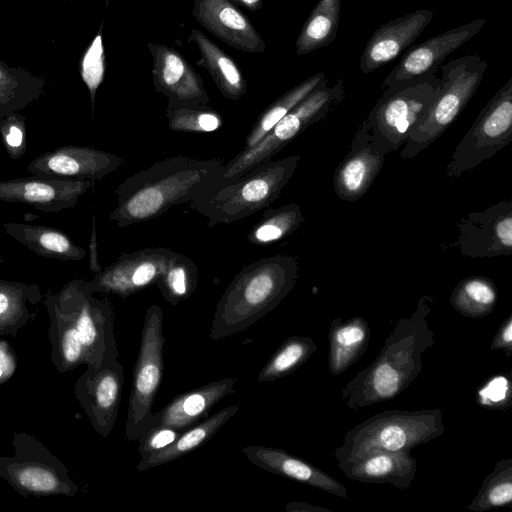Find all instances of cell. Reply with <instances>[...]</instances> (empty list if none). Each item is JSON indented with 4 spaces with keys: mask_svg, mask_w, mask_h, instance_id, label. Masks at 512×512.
I'll list each match as a JSON object with an SVG mask.
<instances>
[{
    "mask_svg": "<svg viewBox=\"0 0 512 512\" xmlns=\"http://www.w3.org/2000/svg\"><path fill=\"white\" fill-rule=\"evenodd\" d=\"M221 158L176 155L126 178L115 190L116 207L109 220L119 228L150 221L172 207L192 202L217 179Z\"/></svg>",
    "mask_w": 512,
    "mask_h": 512,
    "instance_id": "cell-1",
    "label": "cell"
},
{
    "mask_svg": "<svg viewBox=\"0 0 512 512\" xmlns=\"http://www.w3.org/2000/svg\"><path fill=\"white\" fill-rule=\"evenodd\" d=\"M433 305L430 296L421 297L416 309L398 320L376 358L344 386L342 398L350 409L395 399L418 377L422 354L435 343L427 322Z\"/></svg>",
    "mask_w": 512,
    "mask_h": 512,
    "instance_id": "cell-2",
    "label": "cell"
},
{
    "mask_svg": "<svg viewBox=\"0 0 512 512\" xmlns=\"http://www.w3.org/2000/svg\"><path fill=\"white\" fill-rule=\"evenodd\" d=\"M298 258L277 254L242 267L220 297L209 336L220 340L249 328L275 309L295 287Z\"/></svg>",
    "mask_w": 512,
    "mask_h": 512,
    "instance_id": "cell-3",
    "label": "cell"
},
{
    "mask_svg": "<svg viewBox=\"0 0 512 512\" xmlns=\"http://www.w3.org/2000/svg\"><path fill=\"white\" fill-rule=\"evenodd\" d=\"M300 160L296 154L259 164L236 179L205 189L190 207L207 218L210 228L240 221L279 198Z\"/></svg>",
    "mask_w": 512,
    "mask_h": 512,
    "instance_id": "cell-4",
    "label": "cell"
},
{
    "mask_svg": "<svg viewBox=\"0 0 512 512\" xmlns=\"http://www.w3.org/2000/svg\"><path fill=\"white\" fill-rule=\"evenodd\" d=\"M440 408L388 410L371 416L349 430L333 452L338 464L354 462L374 452L411 451L443 434Z\"/></svg>",
    "mask_w": 512,
    "mask_h": 512,
    "instance_id": "cell-5",
    "label": "cell"
},
{
    "mask_svg": "<svg viewBox=\"0 0 512 512\" xmlns=\"http://www.w3.org/2000/svg\"><path fill=\"white\" fill-rule=\"evenodd\" d=\"M487 67V61L476 54L440 66L442 88L399 149L402 159L416 157L451 126L474 96Z\"/></svg>",
    "mask_w": 512,
    "mask_h": 512,
    "instance_id": "cell-6",
    "label": "cell"
},
{
    "mask_svg": "<svg viewBox=\"0 0 512 512\" xmlns=\"http://www.w3.org/2000/svg\"><path fill=\"white\" fill-rule=\"evenodd\" d=\"M345 98V81L341 78L333 86H322L289 111L257 144L243 149L224 164L214 187L236 179L251 168L272 160L299 134L324 118ZM209 187V188H210Z\"/></svg>",
    "mask_w": 512,
    "mask_h": 512,
    "instance_id": "cell-7",
    "label": "cell"
},
{
    "mask_svg": "<svg viewBox=\"0 0 512 512\" xmlns=\"http://www.w3.org/2000/svg\"><path fill=\"white\" fill-rule=\"evenodd\" d=\"M443 80L432 74L385 88L362 126L385 155L399 150L439 94Z\"/></svg>",
    "mask_w": 512,
    "mask_h": 512,
    "instance_id": "cell-8",
    "label": "cell"
},
{
    "mask_svg": "<svg viewBox=\"0 0 512 512\" xmlns=\"http://www.w3.org/2000/svg\"><path fill=\"white\" fill-rule=\"evenodd\" d=\"M164 344L163 312L159 306L150 305L144 316L128 402L125 432L129 441H137L149 427L163 377Z\"/></svg>",
    "mask_w": 512,
    "mask_h": 512,
    "instance_id": "cell-9",
    "label": "cell"
},
{
    "mask_svg": "<svg viewBox=\"0 0 512 512\" xmlns=\"http://www.w3.org/2000/svg\"><path fill=\"white\" fill-rule=\"evenodd\" d=\"M512 141V77L481 109L456 145L446 167V178L455 179L491 159Z\"/></svg>",
    "mask_w": 512,
    "mask_h": 512,
    "instance_id": "cell-10",
    "label": "cell"
},
{
    "mask_svg": "<svg viewBox=\"0 0 512 512\" xmlns=\"http://www.w3.org/2000/svg\"><path fill=\"white\" fill-rule=\"evenodd\" d=\"M456 245L460 253L473 259L512 254V201L464 215L457 224Z\"/></svg>",
    "mask_w": 512,
    "mask_h": 512,
    "instance_id": "cell-11",
    "label": "cell"
},
{
    "mask_svg": "<svg viewBox=\"0 0 512 512\" xmlns=\"http://www.w3.org/2000/svg\"><path fill=\"white\" fill-rule=\"evenodd\" d=\"M175 251L164 247L122 252L89 281L93 291L127 298L149 286L165 271Z\"/></svg>",
    "mask_w": 512,
    "mask_h": 512,
    "instance_id": "cell-12",
    "label": "cell"
},
{
    "mask_svg": "<svg viewBox=\"0 0 512 512\" xmlns=\"http://www.w3.org/2000/svg\"><path fill=\"white\" fill-rule=\"evenodd\" d=\"M485 23L478 18L410 46L386 76L383 89L437 74L445 58L478 34Z\"/></svg>",
    "mask_w": 512,
    "mask_h": 512,
    "instance_id": "cell-13",
    "label": "cell"
},
{
    "mask_svg": "<svg viewBox=\"0 0 512 512\" xmlns=\"http://www.w3.org/2000/svg\"><path fill=\"white\" fill-rule=\"evenodd\" d=\"M153 59L155 90L168 98L167 106L199 107L209 104L204 81L187 59L165 44L147 42Z\"/></svg>",
    "mask_w": 512,
    "mask_h": 512,
    "instance_id": "cell-14",
    "label": "cell"
},
{
    "mask_svg": "<svg viewBox=\"0 0 512 512\" xmlns=\"http://www.w3.org/2000/svg\"><path fill=\"white\" fill-rule=\"evenodd\" d=\"M93 186L91 180L32 175L0 181V200L55 213L74 207Z\"/></svg>",
    "mask_w": 512,
    "mask_h": 512,
    "instance_id": "cell-15",
    "label": "cell"
},
{
    "mask_svg": "<svg viewBox=\"0 0 512 512\" xmlns=\"http://www.w3.org/2000/svg\"><path fill=\"white\" fill-rule=\"evenodd\" d=\"M124 159L88 146H62L33 159L26 171L32 175L91 180L104 179L116 171Z\"/></svg>",
    "mask_w": 512,
    "mask_h": 512,
    "instance_id": "cell-16",
    "label": "cell"
},
{
    "mask_svg": "<svg viewBox=\"0 0 512 512\" xmlns=\"http://www.w3.org/2000/svg\"><path fill=\"white\" fill-rule=\"evenodd\" d=\"M433 17V11L417 9L379 26L360 56L361 72L373 73L400 56L415 43Z\"/></svg>",
    "mask_w": 512,
    "mask_h": 512,
    "instance_id": "cell-17",
    "label": "cell"
},
{
    "mask_svg": "<svg viewBox=\"0 0 512 512\" xmlns=\"http://www.w3.org/2000/svg\"><path fill=\"white\" fill-rule=\"evenodd\" d=\"M386 155L380 151L362 125L357 130L350 150L335 170L333 188L344 201L363 197L379 175Z\"/></svg>",
    "mask_w": 512,
    "mask_h": 512,
    "instance_id": "cell-18",
    "label": "cell"
},
{
    "mask_svg": "<svg viewBox=\"0 0 512 512\" xmlns=\"http://www.w3.org/2000/svg\"><path fill=\"white\" fill-rule=\"evenodd\" d=\"M194 18L215 37L247 53L266 50V43L253 23L229 0H195Z\"/></svg>",
    "mask_w": 512,
    "mask_h": 512,
    "instance_id": "cell-19",
    "label": "cell"
},
{
    "mask_svg": "<svg viewBox=\"0 0 512 512\" xmlns=\"http://www.w3.org/2000/svg\"><path fill=\"white\" fill-rule=\"evenodd\" d=\"M124 383V370L118 359L91 366L84 377L82 392L94 428L107 437L117 418Z\"/></svg>",
    "mask_w": 512,
    "mask_h": 512,
    "instance_id": "cell-20",
    "label": "cell"
},
{
    "mask_svg": "<svg viewBox=\"0 0 512 512\" xmlns=\"http://www.w3.org/2000/svg\"><path fill=\"white\" fill-rule=\"evenodd\" d=\"M237 379L228 377L202 385L174 397L152 414L149 427L165 425L184 431L206 418L214 405L235 392Z\"/></svg>",
    "mask_w": 512,
    "mask_h": 512,
    "instance_id": "cell-21",
    "label": "cell"
},
{
    "mask_svg": "<svg viewBox=\"0 0 512 512\" xmlns=\"http://www.w3.org/2000/svg\"><path fill=\"white\" fill-rule=\"evenodd\" d=\"M242 452L252 464L270 473L347 498V489L338 480L282 449L250 445L244 447Z\"/></svg>",
    "mask_w": 512,
    "mask_h": 512,
    "instance_id": "cell-22",
    "label": "cell"
},
{
    "mask_svg": "<svg viewBox=\"0 0 512 512\" xmlns=\"http://www.w3.org/2000/svg\"><path fill=\"white\" fill-rule=\"evenodd\" d=\"M410 452H374L354 462L338 464V467L351 480L387 483L399 489H407L417 472V461Z\"/></svg>",
    "mask_w": 512,
    "mask_h": 512,
    "instance_id": "cell-23",
    "label": "cell"
},
{
    "mask_svg": "<svg viewBox=\"0 0 512 512\" xmlns=\"http://www.w3.org/2000/svg\"><path fill=\"white\" fill-rule=\"evenodd\" d=\"M187 40L197 46V64L207 70L220 93L230 100L241 99L247 92V82L233 59L200 30L191 29Z\"/></svg>",
    "mask_w": 512,
    "mask_h": 512,
    "instance_id": "cell-24",
    "label": "cell"
},
{
    "mask_svg": "<svg viewBox=\"0 0 512 512\" xmlns=\"http://www.w3.org/2000/svg\"><path fill=\"white\" fill-rule=\"evenodd\" d=\"M371 330L363 317L333 319L328 334V369L337 376L352 366L366 351Z\"/></svg>",
    "mask_w": 512,
    "mask_h": 512,
    "instance_id": "cell-25",
    "label": "cell"
},
{
    "mask_svg": "<svg viewBox=\"0 0 512 512\" xmlns=\"http://www.w3.org/2000/svg\"><path fill=\"white\" fill-rule=\"evenodd\" d=\"M2 226L9 236L39 256L61 261H80L86 256L84 248L57 228L18 222Z\"/></svg>",
    "mask_w": 512,
    "mask_h": 512,
    "instance_id": "cell-26",
    "label": "cell"
},
{
    "mask_svg": "<svg viewBox=\"0 0 512 512\" xmlns=\"http://www.w3.org/2000/svg\"><path fill=\"white\" fill-rule=\"evenodd\" d=\"M239 409V405L225 407L212 416L182 431L178 438L168 447L141 458L137 464L138 471L166 464L178 459L206 443Z\"/></svg>",
    "mask_w": 512,
    "mask_h": 512,
    "instance_id": "cell-27",
    "label": "cell"
},
{
    "mask_svg": "<svg viewBox=\"0 0 512 512\" xmlns=\"http://www.w3.org/2000/svg\"><path fill=\"white\" fill-rule=\"evenodd\" d=\"M341 0H319L303 24L296 39L298 56L331 44L340 22Z\"/></svg>",
    "mask_w": 512,
    "mask_h": 512,
    "instance_id": "cell-28",
    "label": "cell"
},
{
    "mask_svg": "<svg viewBox=\"0 0 512 512\" xmlns=\"http://www.w3.org/2000/svg\"><path fill=\"white\" fill-rule=\"evenodd\" d=\"M44 86L42 78L0 61V119L19 112L39 99Z\"/></svg>",
    "mask_w": 512,
    "mask_h": 512,
    "instance_id": "cell-29",
    "label": "cell"
},
{
    "mask_svg": "<svg viewBox=\"0 0 512 512\" xmlns=\"http://www.w3.org/2000/svg\"><path fill=\"white\" fill-rule=\"evenodd\" d=\"M328 84L324 72H317L311 77L300 82L273 103H271L257 118L255 124L248 133L244 148H250L257 144L289 111L299 104L314 90Z\"/></svg>",
    "mask_w": 512,
    "mask_h": 512,
    "instance_id": "cell-30",
    "label": "cell"
},
{
    "mask_svg": "<svg viewBox=\"0 0 512 512\" xmlns=\"http://www.w3.org/2000/svg\"><path fill=\"white\" fill-rule=\"evenodd\" d=\"M498 292L494 282L484 276H470L461 280L449 299L455 311L469 318L490 314L496 306Z\"/></svg>",
    "mask_w": 512,
    "mask_h": 512,
    "instance_id": "cell-31",
    "label": "cell"
},
{
    "mask_svg": "<svg viewBox=\"0 0 512 512\" xmlns=\"http://www.w3.org/2000/svg\"><path fill=\"white\" fill-rule=\"evenodd\" d=\"M303 221L300 206L295 202L267 208L259 221L252 226L247 240L252 245H271L294 233Z\"/></svg>",
    "mask_w": 512,
    "mask_h": 512,
    "instance_id": "cell-32",
    "label": "cell"
},
{
    "mask_svg": "<svg viewBox=\"0 0 512 512\" xmlns=\"http://www.w3.org/2000/svg\"><path fill=\"white\" fill-rule=\"evenodd\" d=\"M317 350L307 336H291L284 340L258 374V381L272 382L301 367Z\"/></svg>",
    "mask_w": 512,
    "mask_h": 512,
    "instance_id": "cell-33",
    "label": "cell"
},
{
    "mask_svg": "<svg viewBox=\"0 0 512 512\" xmlns=\"http://www.w3.org/2000/svg\"><path fill=\"white\" fill-rule=\"evenodd\" d=\"M197 284V265L191 258L179 252H175L165 271L155 282L162 297L173 306L188 299Z\"/></svg>",
    "mask_w": 512,
    "mask_h": 512,
    "instance_id": "cell-34",
    "label": "cell"
},
{
    "mask_svg": "<svg viewBox=\"0 0 512 512\" xmlns=\"http://www.w3.org/2000/svg\"><path fill=\"white\" fill-rule=\"evenodd\" d=\"M512 503V458L495 464L485 478L474 499L467 508L473 512H484L494 508L511 506Z\"/></svg>",
    "mask_w": 512,
    "mask_h": 512,
    "instance_id": "cell-35",
    "label": "cell"
},
{
    "mask_svg": "<svg viewBox=\"0 0 512 512\" xmlns=\"http://www.w3.org/2000/svg\"><path fill=\"white\" fill-rule=\"evenodd\" d=\"M166 117L168 127L175 132L210 133L218 130L223 124L222 116L208 105L167 106Z\"/></svg>",
    "mask_w": 512,
    "mask_h": 512,
    "instance_id": "cell-36",
    "label": "cell"
},
{
    "mask_svg": "<svg viewBox=\"0 0 512 512\" xmlns=\"http://www.w3.org/2000/svg\"><path fill=\"white\" fill-rule=\"evenodd\" d=\"M105 74V53L102 38V26L94 37L80 61V75L85 83L91 100L92 115L96 92L103 82Z\"/></svg>",
    "mask_w": 512,
    "mask_h": 512,
    "instance_id": "cell-37",
    "label": "cell"
},
{
    "mask_svg": "<svg viewBox=\"0 0 512 512\" xmlns=\"http://www.w3.org/2000/svg\"><path fill=\"white\" fill-rule=\"evenodd\" d=\"M0 134L4 148L11 159H18L26 152L25 117L18 112L0 119Z\"/></svg>",
    "mask_w": 512,
    "mask_h": 512,
    "instance_id": "cell-38",
    "label": "cell"
},
{
    "mask_svg": "<svg viewBox=\"0 0 512 512\" xmlns=\"http://www.w3.org/2000/svg\"><path fill=\"white\" fill-rule=\"evenodd\" d=\"M511 392L509 378L495 375L478 390L477 402L490 409H504L511 403Z\"/></svg>",
    "mask_w": 512,
    "mask_h": 512,
    "instance_id": "cell-39",
    "label": "cell"
},
{
    "mask_svg": "<svg viewBox=\"0 0 512 512\" xmlns=\"http://www.w3.org/2000/svg\"><path fill=\"white\" fill-rule=\"evenodd\" d=\"M181 432L165 425H155L148 428L137 440L141 458L168 447L178 438Z\"/></svg>",
    "mask_w": 512,
    "mask_h": 512,
    "instance_id": "cell-40",
    "label": "cell"
},
{
    "mask_svg": "<svg viewBox=\"0 0 512 512\" xmlns=\"http://www.w3.org/2000/svg\"><path fill=\"white\" fill-rule=\"evenodd\" d=\"M17 481L23 488L37 493H50L58 487V479L53 473L34 466L21 469Z\"/></svg>",
    "mask_w": 512,
    "mask_h": 512,
    "instance_id": "cell-41",
    "label": "cell"
},
{
    "mask_svg": "<svg viewBox=\"0 0 512 512\" xmlns=\"http://www.w3.org/2000/svg\"><path fill=\"white\" fill-rule=\"evenodd\" d=\"M63 356L68 363H77L79 360H87L85 349L80 341L75 326L69 327L62 339Z\"/></svg>",
    "mask_w": 512,
    "mask_h": 512,
    "instance_id": "cell-42",
    "label": "cell"
},
{
    "mask_svg": "<svg viewBox=\"0 0 512 512\" xmlns=\"http://www.w3.org/2000/svg\"><path fill=\"white\" fill-rule=\"evenodd\" d=\"M490 350H503L508 359L512 355V313L502 322L490 344Z\"/></svg>",
    "mask_w": 512,
    "mask_h": 512,
    "instance_id": "cell-43",
    "label": "cell"
},
{
    "mask_svg": "<svg viewBox=\"0 0 512 512\" xmlns=\"http://www.w3.org/2000/svg\"><path fill=\"white\" fill-rule=\"evenodd\" d=\"M90 269L96 273L102 270L98 263L97 257V242H96V231H95V219L93 218V229L90 240Z\"/></svg>",
    "mask_w": 512,
    "mask_h": 512,
    "instance_id": "cell-44",
    "label": "cell"
},
{
    "mask_svg": "<svg viewBox=\"0 0 512 512\" xmlns=\"http://www.w3.org/2000/svg\"><path fill=\"white\" fill-rule=\"evenodd\" d=\"M287 511L292 512H316V511H324L327 512L328 510L326 508L313 506L311 504L306 503H297V502H291L286 505Z\"/></svg>",
    "mask_w": 512,
    "mask_h": 512,
    "instance_id": "cell-45",
    "label": "cell"
},
{
    "mask_svg": "<svg viewBox=\"0 0 512 512\" xmlns=\"http://www.w3.org/2000/svg\"><path fill=\"white\" fill-rule=\"evenodd\" d=\"M234 5L246 8L250 11L260 10L263 5V0H229Z\"/></svg>",
    "mask_w": 512,
    "mask_h": 512,
    "instance_id": "cell-46",
    "label": "cell"
},
{
    "mask_svg": "<svg viewBox=\"0 0 512 512\" xmlns=\"http://www.w3.org/2000/svg\"><path fill=\"white\" fill-rule=\"evenodd\" d=\"M10 359L5 351L0 348V378L8 374Z\"/></svg>",
    "mask_w": 512,
    "mask_h": 512,
    "instance_id": "cell-47",
    "label": "cell"
},
{
    "mask_svg": "<svg viewBox=\"0 0 512 512\" xmlns=\"http://www.w3.org/2000/svg\"><path fill=\"white\" fill-rule=\"evenodd\" d=\"M5 261L4 257L0 255V263H3Z\"/></svg>",
    "mask_w": 512,
    "mask_h": 512,
    "instance_id": "cell-48",
    "label": "cell"
}]
</instances>
